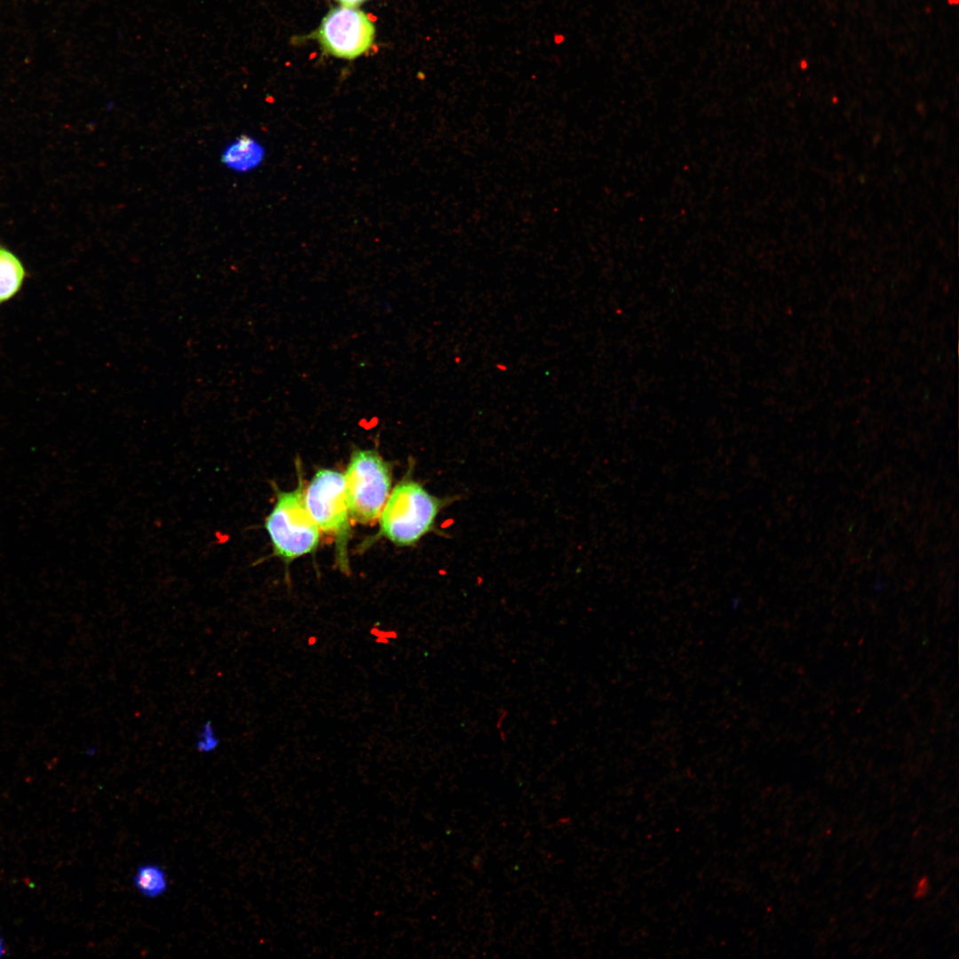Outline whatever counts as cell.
I'll return each mask as SVG.
<instances>
[{"label":"cell","mask_w":959,"mask_h":959,"mask_svg":"<svg viewBox=\"0 0 959 959\" xmlns=\"http://www.w3.org/2000/svg\"><path fill=\"white\" fill-rule=\"evenodd\" d=\"M454 498H440L414 480L394 487L380 513V535L399 546H411L433 531L441 510Z\"/></svg>","instance_id":"cell-1"},{"label":"cell","mask_w":959,"mask_h":959,"mask_svg":"<svg viewBox=\"0 0 959 959\" xmlns=\"http://www.w3.org/2000/svg\"><path fill=\"white\" fill-rule=\"evenodd\" d=\"M275 556L285 561L308 554L317 547L320 529L305 503L303 481L292 491H276V502L265 519Z\"/></svg>","instance_id":"cell-2"},{"label":"cell","mask_w":959,"mask_h":959,"mask_svg":"<svg viewBox=\"0 0 959 959\" xmlns=\"http://www.w3.org/2000/svg\"><path fill=\"white\" fill-rule=\"evenodd\" d=\"M351 519L372 524L388 499L392 486L390 464L376 449H354L344 474Z\"/></svg>","instance_id":"cell-3"},{"label":"cell","mask_w":959,"mask_h":959,"mask_svg":"<svg viewBox=\"0 0 959 959\" xmlns=\"http://www.w3.org/2000/svg\"><path fill=\"white\" fill-rule=\"evenodd\" d=\"M305 503L320 531L337 540L340 565L346 568L351 516L344 474L330 469L318 470L305 490Z\"/></svg>","instance_id":"cell-4"},{"label":"cell","mask_w":959,"mask_h":959,"mask_svg":"<svg viewBox=\"0 0 959 959\" xmlns=\"http://www.w3.org/2000/svg\"><path fill=\"white\" fill-rule=\"evenodd\" d=\"M370 19L354 7L331 9L323 18L317 37L323 50L340 59H353L367 52L375 39Z\"/></svg>","instance_id":"cell-5"},{"label":"cell","mask_w":959,"mask_h":959,"mask_svg":"<svg viewBox=\"0 0 959 959\" xmlns=\"http://www.w3.org/2000/svg\"><path fill=\"white\" fill-rule=\"evenodd\" d=\"M135 890L144 898L155 900L166 893L169 879L164 868L155 862L139 865L132 876Z\"/></svg>","instance_id":"cell-6"},{"label":"cell","mask_w":959,"mask_h":959,"mask_svg":"<svg viewBox=\"0 0 959 959\" xmlns=\"http://www.w3.org/2000/svg\"><path fill=\"white\" fill-rule=\"evenodd\" d=\"M264 157L263 148L249 137L242 136L222 155V162L235 170H248L257 167Z\"/></svg>","instance_id":"cell-7"},{"label":"cell","mask_w":959,"mask_h":959,"mask_svg":"<svg viewBox=\"0 0 959 959\" xmlns=\"http://www.w3.org/2000/svg\"><path fill=\"white\" fill-rule=\"evenodd\" d=\"M25 275L20 260L12 252L0 246V305L18 293Z\"/></svg>","instance_id":"cell-8"},{"label":"cell","mask_w":959,"mask_h":959,"mask_svg":"<svg viewBox=\"0 0 959 959\" xmlns=\"http://www.w3.org/2000/svg\"><path fill=\"white\" fill-rule=\"evenodd\" d=\"M218 744L219 739L215 733L214 726L211 723L206 722L196 738L195 747L197 750L201 753H210L214 751Z\"/></svg>","instance_id":"cell-9"},{"label":"cell","mask_w":959,"mask_h":959,"mask_svg":"<svg viewBox=\"0 0 959 959\" xmlns=\"http://www.w3.org/2000/svg\"><path fill=\"white\" fill-rule=\"evenodd\" d=\"M343 6L355 7L365 2L366 0H337Z\"/></svg>","instance_id":"cell-10"},{"label":"cell","mask_w":959,"mask_h":959,"mask_svg":"<svg viewBox=\"0 0 959 959\" xmlns=\"http://www.w3.org/2000/svg\"><path fill=\"white\" fill-rule=\"evenodd\" d=\"M4 953H5V949L4 947L2 939H0V956H2Z\"/></svg>","instance_id":"cell-11"}]
</instances>
